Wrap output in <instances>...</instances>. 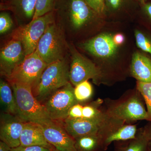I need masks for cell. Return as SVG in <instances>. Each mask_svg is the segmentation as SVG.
<instances>
[{
    "instance_id": "cell-21",
    "label": "cell",
    "mask_w": 151,
    "mask_h": 151,
    "mask_svg": "<svg viewBox=\"0 0 151 151\" xmlns=\"http://www.w3.org/2000/svg\"><path fill=\"white\" fill-rule=\"evenodd\" d=\"M93 92V87L88 80L81 82L74 87V96L79 103L89 100L92 97Z\"/></svg>"
},
{
    "instance_id": "cell-35",
    "label": "cell",
    "mask_w": 151,
    "mask_h": 151,
    "mask_svg": "<svg viewBox=\"0 0 151 151\" xmlns=\"http://www.w3.org/2000/svg\"><path fill=\"white\" fill-rule=\"evenodd\" d=\"M140 3L144 5L145 3L146 0H137Z\"/></svg>"
},
{
    "instance_id": "cell-28",
    "label": "cell",
    "mask_w": 151,
    "mask_h": 151,
    "mask_svg": "<svg viewBox=\"0 0 151 151\" xmlns=\"http://www.w3.org/2000/svg\"><path fill=\"white\" fill-rule=\"evenodd\" d=\"M82 105L78 103L73 105L69 110L67 118L73 119H81Z\"/></svg>"
},
{
    "instance_id": "cell-16",
    "label": "cell",
    "mask_w": 151,
    "mask_h": 151,
    "mask_svg": "<svg viewBox=\"0 0 151 151\" xmlns=\"http://www.w3.org/2000/svg\"><path fill=\"white\" fill-rule=\"evenodd\" d=\"M131 73L137 81L151 82V60L140 52H135L132 56Z\"/></svg>"
},
{
    "instance_id": "cell-23",
    "label": "cell",
    "mask_w": 151,
    "mask_h": 151,
    "mask_svg": "<svg viewBox=\"0 0 151 151\" xmlns=\"http://www.w3.org/2000/svg\"><path fill=\"white\" fill-rule=\"evenodd\" d=\"M37 0H17L19 8L27 18H33Z\"/></svg>"
},
{
    "instance_id": "cell-36",
    "label": "cell",
    "mask_w": 151,
    "mask_h": 151,
    "mask_svg": "<svg viewBox=\"0 0 151 151\" xmlns=\"http://www.w3.org/2000/svg\"><path fill=\"white\" fill-rule=\"evenodd\" d=\"M119 151H123V148H119Z\"/></svg>"
},
{
    "instance_id": "cell-2",
    "label": "cell",
    "mask_w": 151,
    "mask_h": 151,
    "mask_svg": "<svg viewBox=\"0 0 151 151\" xmlns=\"http://www.w3.org/2000/svg\"><path fill=\"white\" fill-rule=\"evenodd\" d=\"M16 101L17 116L25 122L38 124H45L52 120L44 105L35 97L30 86L11 82Z\"/></svg>"
},
{
    "instance_id": "cell-8",
    "label": "cell",
    "mask_w": 151,
    "mask_h": 151,
    "mask_svg": "<svg viewBox=\"0 0 151 151\" xmlns=\"http://www.w3.org/2000/svg\"><path fill=\"white\" fill-rule=\"evenodd\" d=\"M47 65L35 51L26 56L7 80L9 83H20L30 86L33 89L37 85Z\"/></svg>"
},
{
    "instance_id": "cell-29",
    "label": "cell",
    "mask_w": 151,
    "mask_h": 151,
    "mask_svg": "<svg viewBox=\"0 0 151 151\" xmlns=\"http://www.w3.org/2000/svg\"><path fill=\"white\" fill-rule=\"evenodd\" d=\"M11 151H53L50 149L40 146H32L19 147L12 149Z\"/></svg>"
},
{
    "instance_id": "cell-13",
    "label": "cell",
    "mask_w": 151,
    "mask_h": 151,
    "mask_svg": "<svg viewBox=\"0 0 151 151\" xmlns=\"http://www.w3.org/2000/svg\"><path fill=\"white\" fill-rule=\"evenodd\" d=\"M81 47L90 54L101 58H110L118 50L110 34H101L81 44Z\"/></svg>"
},
{
    "instance_id": "cell-25",
    "label": "cell",
    "mask_w": 151,
    "mask_h": 151,
    "mask_svg": "<svg viewBox=\"0 0 151 151\" xmlns=\"http://www.w3.org/2000/svg\"><path fill=\"white\" fill-rule=\"evenodd\" d=\"M135 37L138 47L143 51L150 53L151 55V39L138 30L135 31Z\"/></svg>"
},
{
    "instance_id": "cell-5",
    "label": "cell",
    "mask_w": 151,
    "mask_h": 151,
    "mask_svg": "<svg viewBox=\"0 0 151 151\" xmlns=\"http://www.w3.org/2000/svg\"><path fill=\"white\" fill-rule=\"evenodd\" d=\"M54 23V16L52 12L32 19L29 23L18 28L13 34L12 38L20 41L26 55L35 52L38 43L45 30Z\"/></svg>"
},
{
    "instance_id": "cell-32",
    "label": "cell",
    "mask_w": 151,
    "mask_h": 151,
    "mask_svg": "<svg viewBox=\"0 0 151 151\" xmlns=\"http://www.w3.org/2000/svg\"><path fill=\"white\" fill-rule=\"evenodd\" d=\"M11 148L8 145L3 141L0 142V151H11Z\"/></svg>"
},
{
    "instance_id": "cell-37",
    "label": "cell",
    "mask_w": 151,
    "mask_h": 151,
    "mask_svg": "<svg viewBox=\"0 0 151 151\" xmlns=\"http://www.w3.org/2000/svg\"><path fill=\"white\" fill-rule=\"evenodd\" d=\"M54 151H57V150H55V149Z\"/></svg>"
},
{
    "instance_id": "cell-33",
    "label": "cell",
    "mask_w": 151,
    "mask_h": 151,
    "mask_svg": "<svg viewBox=\"0 0 151 151\" xmlns=\"http://www.w3.org/2000/svg\"><path fill=\"white\" fill-rule=\"evenodd\" d=\"M143 5L146 13L151 19V3H145Z\"/></svg>"
},
{
    "instance_id": "cell-6",
    "label": "cell",
    "mask_w": 151,
    "mask_h": 151,
    "mask_svg": "<svg viewBox=\"0 0 151 151\" xmlns=\"http://www.w3.org/2000/svg\"><path fill=\"white\" fill-rule=\"evenodd\" d=\"M65 49V44L62 32L53 23L45 30L35 51L49 65L64 59Z\"/></svg>"
},
{
    "instance_id": "cell-3",
    "label": "cell",
    "mask_w": 151,
    "mask_h": 151,
    "mask_svg": "<svg viewBox=\"0 0 151 151\" xmlns=\"http://www.w3.org/2000/svg\"><path fill=\"white\" fill-rule=\"evenodd\" d=\"M69 70L65 58L47 65L37 85L32 89L35 98L42 104L52 94L70 82Z\"/></svg>"
},
{
    "instance_id": "cell-34",
    "label": "cell",
    "mask_w": 151,
    "mask_h": 151,
    "mask_svg": "<svg viewBox=\"0 0 151 151\" xmlns=\"http://www.w3.org/2000/svg\"><path fill=\"white\" fill-rule=\"evenodd\" d=\"M149 136V151H151V123L148 126Z\"/></svg>"
},
{
    "instance_id": "cell-17",
    "label": "cell",
    "mask_w": 151,
    "mask_h": 151,
    "mask_svg": "<svg viewBox=\"0 0 151 151\" xmlns=\"http://www.w3.org/2000/svg\"><path fill=\"white\" fill-rule=\"evenodd\" d=\"M106 135L103 134L86 135L76 138V151H105L107 148L105 143Z\"/></svg>"
},
{
    "instance_id": "cell-10",
    "label": "cell",
    "mask_w": 151,
    "mask_h": 151,
    "mask_svg": "<svg viewBox=\"0 0 151 151\" xmlns=\"http://www.w3.org/2000/svg\"><path fill=\"white\" fill-rule=\"evenodd\" d=\"M26 55L20 41L12 38L1 49L0 72L7 78L24 60Z\"/></svg>"
},
{
    "instance_id": "cell-26",
    "label": "cell",
    "mask_w": 151,
    "mask_h": 151,
    "mask_svg": "<svg viewBox=\"0 0 151 151\" xmlns=\"http://www.w3.org/2000/svg\"><path fill=\"white\" fill-rule=\"evenodd\" d=\"M12 20L8 14L1 13L0 14V33L1 35L7 32L12 28Z\"/></svg>"
},
{
    "instance_id": "cell-20",
    "label": "cell",
    "mask_w": 151,
    "mask_h": 151,
    "mask_svg": "<svg viewBox=\"0 0 151 151\" xmlns=\"http://www.w3.org/2000/svg\"><path fill=\"white\" fill-rule=\"evenodd\" d=\"M123 149V151H149L148 126L139 129L136 138Z\"/></svg>"
},
{
    "instance_id": "cell-31",
    "label": "cell",
    "mask_w": 151,
    "mask_h": 151,
    "mask_svg": "<svg viewBox=\"0 0 151 151\" xmlns=\"http://www.w3.org/2000/svg\"><path fill=\"white\" fill-rule=\"evenodd\" d=\"M113 40L115 44L119 47L124 43L125 41V38L124 35L121 33H118L113 35Z\"/></svg>"
},
{
    "instance_id": "cell-11",
    "label": "cell",
    "mask_w": 151,
    "mask_h": 151,
    "mask_svg": "<svg viewBox=\"0 0 151 151\" xmlns=\"http://www.w3.org/2000/svg\"><path fill=\"white\" fill-rule=\"evenodd\" d=\"M47 142L58 151H76L75 141L61 124L51 121L39 124Z\"/></svg>"
},
{
    "instance_id": "cell-1",
    "label": "cell",
    "mask_w": 151,
    "mask_h": 151,
    "mask_svg": "<svg viewBox=\"0 0 151 151\" xmlns=\"http://www.w3.org/2000/svg\"><path fill=\"white\" fill-rule=\"evenodd\" d=\"M141 97L137 89L135 92L124 94L118 100H109L104 111L111 118L126 124H132L141 120L151 122Z\"/></svg>"
},
{
    "instance_id": "cell-15",
    "label": "cell",
    "mask_w": 151,
    "mask_h": 151,
    "mask_svg": "<svg viewBox=\"0 0 151 151\" xmlns=\"http://www.w3.org/2000/svg\"><path fill=\"white\" fill-rule=\"evenodd\" d=\"M92 9L84 0H70V19L73 27L79 29L92 18Z\"/></svg>"
},
{
    "instance_id": "cell-30",
    "label": "cell",
    "mask_w": 151,
    "mask_h": 151,
    "mask_svg": "<svg viewBox=\"0 0 151 151\" xmlns=\"http://www.w3.org/2000/svg\"><path fill=\"white\" fill-rule=\"evenodd\" d=\"M105 5L113 10H116L121 7L124 0H105Z\"/></svg>"
},
{
    "instance_id": "cell-18",
    "label": "cell",
    "mask_w": 151,
    "mask_h": 151,
    "mask_svg": "<svg viewBox=\"0 0 151 151\" xmlns=\"http://www.w3.org/2000/svg\"><path fill=\"white\" fill-rule=\"evenodd\" d=\"M138 130L137 125L131 124H122L107 135L105 139V146L108 147L113 142L134 139L137 137Z\"/></svg>"
},
{
    "instance_id": "cell-27",
    "label": "cell",
    "mask_w": 151,
    "mask_h": 151,
    "mask_svg": "<svg viewBox=\"0 0 151 151\" xmlns=\"http://www.w3.org/2000/svg\"><path fill=\"white\" fill-rule=\"evenodd\" d=\"M96 13L103 15L105 12V0H84Z\"/></svg>"
},
{
    "instance_id": "cell-4",
    "label": "cell",
    "mask_w": 151,
    "mask_h": 151,
    "mask_svg": "<svg viewBox=\"0 0 151 151\" xmlns=\"http://www.w3.org/2000/svg\"><path fill=\"white\" fill-rule=\"evenodd\" d=\"M68 134L74 139L97 134L107 135L125 122L111 118L105 113L94 119H73L67 118L60 122Z\"/></svg>"
},
{
    "instance_id": "cell-19",
    "label": "cell",
    "mask_w": 151,
    "mask_h": 151,
    "mask_svg": "<svg viewBox=\"0 0 151 151\" xmlns=\"http://www.w3.org/2000/svg\"><path fill=\"white\" fill-rule=\"evenodd\" d=\"M0 102L4 113L17 116V110L15 97L9 83L1 79Z\"/></svg>"
},
{
    "instance_id": "cell-22",
    "label": "cell",
    "mask_w": 151,
    "mask_h": 151,
    "mask_svg": "<svg viewBox=\"0 0 151 151\" xmlns=\"http://www.w3.org/2000/svg\"><path fill=\"white\" fill-rule=\"evenodd\" d=\"M137 89L145 100L147 111L151 119V82L137 81Z\"/></svg>"
},
{
    "instance_id": "cell-7",
    "label": "cell",
    "mask_w": 151,
    "mask_h": 151,
    "mask_svg": "<svg viewBox=\"0 0 151 151\" xmlns=\"http://www.w3.org/2000/svg\"><path fill=\"white\" fill-rule=\"evenodd\" d=\"M70 82L52 94L42 104L52 121L60 123L67 119L71 107L78 103Z\"/></svg>"
},
{
    "instance_id": "cell-9",
    "label": "cell",
    "mask_w": 151,
    "mask_h": 151,
    "mask_svg": "<svg viewBox=\"0 0 151 151\" xmlns=\"http://www.w3.org/2000/svg\"><path fill=\"white\" fill-rule=\"evenodd\" d=\"M71 63L69 79L74 86L81 82L92 79L95 82L101 80L103 72L100 68L81 55L73 46H70Z\"/></svg>"
},
{
    "instance_id": "cell-12",
    "label": "cell",
    "mask_w": 151,
    "mask_h": 151,
    "mask_svg": "<svg viewBox=\"0 0 151 151\" xmlns=\"http://www.w3.org/2000/svg\"><path fill=\"white\" fill-rule=\"evenodd\" d=\"M26 122L17 116L4 113L0 118V139L12 148L20 145L21 135Z\"/></svg>"
},
{
    "instance_id": "cell-14",
    "label": "cell",
    "mask_w": 151,
    "mask_h": 151,
    "mask_svg": "<svg viewBox=\"0 0 151 151\" xmlns=\"http://www.w3.org/2000/svg\"><path fill=\"white\" fill-rule=\"evenodd\" d=\"M23 147L40 146L54 151L55 149L47 142L38 124L26 122L20 137V145Z\"/></svg>"
},
{
    "instance_id": "cell-24",
    "label": "cell",
    "mask_w": 151,
    "mask_h": 151,
    "mask_svg": "<svg viewBox=\"0 0 151 151\" xmlns=\"http://www.w3.org/2000/svg\"><path fill=\"white\" fill-rule=\"evenodd\" d=\"M54 0H37L35 12L32 19L50 12L53 6Z\"/></svg>"
}]
</instances>
